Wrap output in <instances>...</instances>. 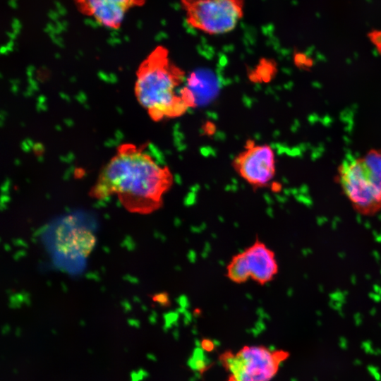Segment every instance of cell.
<instances>
[{
  "mask_svg": "<svg viewBox=\"0 0 381 381\" xmlns=\"http://www.w3.org/2000/svg\"><path fill=\"white\" fill-rule=\"evenodd\" d=\"M187 23L212 35L234 30L244 13V0H180Z\"/></svg>",
  "mask_w": 381,
  "mask_h": 381,
  "instance_id": "5",
  "label": "cell"
},
{
  "mask_svg": "<svg viewBox=\"0 0 381 381\" xmlns=\"http://www.w3.org/2000/svg\"><path fill=\"white\" fill-rule=\"evenodd\" d=\"M189 365L193 370L200 372H204L207 369L208 363L206 361V357L202 349H197L193 352Z\"/></svg>",
  "mask_w": 381,
  "mask_h": 381,
  "instance_id": "9",
  "label": "cell"
},
{
  "mask_svg": "<svg viewBox=\"0 0 381 381\" xmlns=\"http://www.w3.org/2000/svg\"><path fill=\"white\" fill-rule=\"evenodd\" d=\"M147 144L122 143L103 166L89 195L104 200L116 195L128 212L150 214L160 210L174 177L145 151Z\"/></svg>",
  "mask_w": 381,
  "mask_h": 381,
  "instance_id": "1",
  "label": "cell"
},
{
  "mask_svg": "<svg viewBox=\"0 0 381 381\" xmlns=\"http://www.w3.org/2000/svg\"><path fill=\"white\" fill-rule=\"evenodd\" d=\"M289 352L263 346H245L225 351L219 360L229 373L227 381H270L278 373Z\"/></svg>",
  "mask_w": 381,
  "mask_h": 381,
  "instance_id": "4",
  "label": "cell"
},
{
  "mask_svg": "<svg viewBox=\"0 0 381 381\" xmlns=\"http://www.w3.org/2000/svg\"><path fill=\"white\" fill-rule=\"evenodd\" d=\"M338 179L358 212L372 215L381 210V149L345 159L339 166Z\"/></svg>",
  "mask_w": 381,
  "mask_h": 381,
  "instance_id": "3",
  "label": "cell"
},
{
  "mask_svg": "<svg viewBox=\"0 0 381 381\" xmlns=\"http://www.w3.org/2000/svg\"><path fill=\"white\" fill-rule=\"evenodd\" d=\"M231 166L235 172L254 190L269 186L276 174L275 155L267 144L248 140Z\"/></svg>",
  "mask_w": 381,
  "mask_h": 381,
  "instance_id": "7",
  "label": "cell"
},
{
  "mask_svg": "<svg viewBox=\"0 0 381 381\" xmlns=\"http://www.w3.org/2000/svg\"><path fill=\"white\" fill-rule=\"evenodd\" d=\"M279 272L274 252L259 238L234 255L226 266V277L237 284L252 280L264 286L271 282Z\"/></svg>",
  "mask_w": 381,
  "mask_h": 381,
  "instance_id": "6",
  "label": "cell"
},
{
  "mask_svg": "<svg viewBox=\"0 0 381 381\" xmlns=\"http://www.w3.org/2000/svg\"><path fill=\"white\" fill-rule=\"evenodd\" d=\"M73 2L80 13L98 25L118 30L128 11L142 6L145 0H73Z\"/></svg>",
  "mask_w": 381,
  "mask_h": 381,
  "instance_id": "8",
  "label": "cell"
},
{
  "mask_svg": "<svg viewBox=\"0 0 381 381\" xmlns=\"http://www.w3.org/2000/svg\"><path fill=\"white\" fill-rule=\"evenodd\" d=\"M185 80V71L171 60L169 50L157 46L136 71L134 93L153 121L174 119L196 104Z\"/></svg>",
  "mask_w": 381,
  "mask_h": 381,
  "instance_id": "2",
  "label": "cell"
},
{
  "mask_svg": "<svg viewBox=\"0 0 381 381\" xmlns=\"http://www.w3.org/2000/svg\"><path fill=\"white\" fill-rule=\"evenodd\" d=\"M202 350H205V351H211L212 349H213L214 348V346H213V343L209 340H204L202 341Z\"/></svg>",
  "mask_w": 381,
  "mask_h": 381,
  "instance_id": "10",
  "label": "cell"
}]
</instances>
